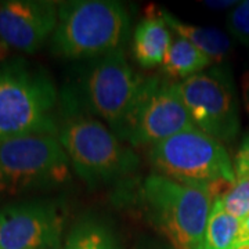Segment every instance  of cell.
Wrapping results in <instances>:
<instances>
[{
	"instance_id": "obj_1",
	"label": "cell",
	"mask_w": 249,
	"mask_h": 249,
	"mask_svg": "<svg viewBox=\"0 0 249 249\" xmlns=\"http://www.w3.org/2000/svg\"><path fill=\"white\" fill-rule=\"evenodd\" d=\"M129 32V14L114 0H72L58 3V21L52 36L55 55L80 60L122 49Z\"/></svg>"
},
{
	"instance_id": "obj_2",
	"label": "cell",
	"mask_w": 249,
	"mask_h": 249,
	"mask_svg": "<svg viewBox=\"0 0 249 249\" xmlns=\"http://www.w3.org/2000/svg\"><path fill=\"white\" fill-rule=\"evenodd\" d=\"M140 196L148 220L173 249H204L214 202L209 188L188 186L155 173L144 180Z\"/></svg>"
},
{
	"instance_id": "obj_3",
	"label": "cell",
	"mask_w": 249,
	"mask_h": 249,
	"mask_svg": "<svg viewBox=\"0 0 249 249\" xmlns=\"http://www.w3.org/2000/svg\"><path fill=\"white\" fill-rule=\"evenodd\" d=\"M148 155L157 175L209 188L214 199L235 181V169L223 142L196 127L154 144Z\"/></svg>"
},
{
	"instance_id": "obj_4",
	"label": "cell",
	"mask_w": 249,
	"mask_h": 249,
	"mask_svg": "<svg viewBox=\"0 0 249 249\" xmlns=\"http://www.w3.org/2000/svg\"><path fill=\"white\" fill-rule=\"evenodd\" d=\"M57 90L43 71L22 62L0 67V144L25 136H53Z\"/></svg>"
},
{
	"instance_id": "obj_5",
	"label": "cell",
	"mask_w": 249,
	"mask_h": 249,
	"mask_svg": "<svg viewBox=\"0 0 249 249\" xmlns=\"http://www.w3.org/2000/svg\"><path fill=\"white\" fill-rule=\"evenodd\" d=\"M75 172L89 184L124 178L139 168V157L109 127L91 116H75L58 133Z\"/></svg>"
},
{
	"instance_id": "obj_6",
	"label": "cell",
	"mask_w": 249,
	"mask_h": 249,
	"mask_svg": "<svg viewBox=\"0 0 249 249\" xmlns=\"http://www.w3.org/2000/svg\"><path fill=\"white\" fill-rule=\"evenodd\" d=\"M71 160L58 139L49 134L18 137L0 144V196L64 186Z\"/></svg>"
},
{
	"instance_id": "obj_7",
	"label": "cell",
	"mask_w": 249,
	"mask_h": 249,
	"mask_svg": "<svg viewBox=\"0 0 249 249\" xmlns=\"http://www.w3.org/2000/svg\"><path fill=\"white\" fill-rule=\"evenodd\" d=\"M193 127L196 124L181 98L178 82L151 76L142 83L121 140L133 147L154 145Z\"/></svg>"
},
{
	"instance_id": "obj_8",
	"label": "cell",
	"mask_w": 249,
	"mask_h": 249,
	"mask_svg": "<svg viewBox=\"0 0 249 249\" xmlns=\"http://www.w3.org/2000/svg\"><path fill=\"white\" fill-rule=\"evenodd\" d=\"M144 80L127 62L124 49L98 57L83 78L86 106L104 119L119 139Z\"/></svg>"
},
{
	"instance_id": "obj_9",
	"label": "cell",
	"mask_w": 249,
	"mask_h": 249,
	"mask_svg": "<svg viewBox=\"0 0 249 249\" xmlns=\"http://www.w3.org/2000/svg\"><path fill=\"white\" fill-rule=\"evenodd\" d=\"M180 94L196 129L220 142H231L240 132V109L231 75L214 67L178 82Z\"/></svg>"
},
{
	"instance_id": "obj_10",
	"label": "cell",
	"mask_w": 249,
	"mask_h": 249,
	"mask_svg": "<svg viewBox=\"0 0 249 249\" xmlns=\"http://www.w3.org/2000/svg\"><path fill=\"white\" fill-rule=\"evenodd\" d=\"M65 214L53 202L29 201L0 209V249H58Z\"/></svg>"
},
{
	"instance_id": "obj_11",
	"label": "cell",
	"mask_w": 249,
	"mask_h": 249,
	"mask_svg": "<svg viewBox=\"0 0 249 249\" xmlns=\"http://www.w3.org/2000/svg\"><path fill=\"white\" fill-rule=\"evenodd\" d=\"M58 3L47 0L0 1V60L11 53H36L53 36Z\"/></svg>"
},
{
	"instance_id": "obj_12",
	"label": "cell",
	"mask_w": 249,
	"mask_h": 249,
	"mask_svg": "<svg viewBox=\"0 0 249 249\" xmlns=\"http://www.w3.org/2000/svg\"><path fill=\"white\" fill-rule=\"evenodd\" d=\"M172 40V29L162 17L160 7H148L134 31L133 55L137 64L145 70L162 65Z\"/></svg>"
},
{
	"instance_id": "obj_13",
	"label": "cell",
	"mask_w": 249,
	"mask_h": 249,
	"mask_svg": "<svg viewBox=\"0 0 249 249\" xmlns=\"http://www.w3.org/2000/svg\"><path fill=\"white\" fill-rule=\"evenodd\" d=\"M160 13L166 24L176 35L196 46L198 50H201L212 61V64H222L231 53V40L220 29L187 24L175 17L166 9H160Z\"/></svg>"
},
{
	"instance_id": "obj_14",
	"label": "cell",
	"mask_w": 249,
	"mask_h": 249,
	"mask_svg": "<svg viewBox=\"0 0 249 249\" xmlns=\"http://www.w3.org/2000/svg\"><path fill=\"white\" fill-rule=\"evenodd\" d=\"M212 61L188 40L175 36L162 62L163 76L172 80H186L204 72Z\"/></svg>"
},
{
	"instance_id": "obj_15",
	"label": "cell",
	"mask_w": 249,
	"mask_h": 249,
	"mask_svg": "<svg viewBox=\"0 0 249 249\" xmlns=\"http://www.w3.org/2000/svg\"><path fill=\"white\" fill-rule=\"evenodd\" d=\"M241 220L227 213L219 199H214L208 219L204 249H232L240 235Z\"/></svg>"
},
{
	"instance_id": "obj_16",
	"label": "cell",
	"mask_w": 249,
	"mask_h": 249,
	"mask_svg": "<svg viewBox=\"0 0 249 249\" xmlns=\"http://www.w3.org/2000/svg\"><path fill=\"white\" fill-rule=\"evenodd\" d=\"M64 249H116L112 234L94 222L78 224L65 242Z\"/></svg>"
},
{
	"instance_id": "obj_17",
	"label": "cell",
	"mask_w": 249,
	"mask_h": 249,
	"mask_svg": "<svg viewBox=\"0 0 249 249\" xmlns=\"http://www.w3.org/2000/svg\"><path fill=\"white\" fill-rule=\"evenodd\" d=\"M216 199L227 213L242 222L249 214V172H235V181Z\"/></svg>"
},
{
	"instance_id": "obj_18",
	"label": "cell",
	"mask_w": 249,
	"mask_h": 249,
	"mask_svg": "<svg viewBox=\"0 0 249 249\" xmlns=\"http://www.w3.org/2000/svg\"><path fill=\"white\" fill-rule=\"evenodd\" d=\"M227 28L240 43L249 46V0L240 1L227 17Z\"/></svg>"
},
{
	"instance_id": "obj_19",
	"label": "cell",
	"mask_w": 249,
	"mask_h": 249,
	"mask_svg": "<svg viewBox=\"0 0 249 249\" xmlns=\"http://www.w3.org/2000/svg\"><path fill=\"white\" fill-rule=\"evenodd\" d=\"M235 172H249V133L244 137L241 142L238 154L235 157Z\"/></svg>"
},
{
	"instance_id": "obj_20",
	"label": "cell",
	"mask_w": 249,
	"mask_h": 249,
	"mask_svg": "<svg viewBox=\"0 0 249 249\" xmlns=\"http://www.w3.org/2000/svg\"><path fill=\"white\" fill-rule=\"evenodd\" d=\"M241 91H242V100L245 104V109L249 114V71L245 72L241 78Z\"/></svg>"
},
{
	"instance_id": "obj_21",
	"label": "cell",
	"mask_w": 249,
	"mask_h": 249,
	"mask_svg": "<svg viewBox=\"0 0 249 249\" xmlns=\"http://www.w3.org/2000/svg\"><path fill=\"white\" fill-rule=\"evenodd\" d=\"M240 1H235V0H220V1H205L204 4H206L208 7H211V9H219V10H223V9H229V7H235L237 4H238Z\"/></svg>"
},
{
	"instance_id": "obj_22",
	"label": "cell",
	"mask_w": 249,
	"mask_h": 249,
	"mask_svg": "<svg viewBox=\"0 0 249 249\" xmlns=\"http://www.w3.org/2000/svg\"><path fill=\"white\" fill-rule=\"evenodd\" d=\"M249 240V214L241 222L240 235H238V241L237 242H242V241Z\"/></svg>"
},
{
	"instance_id": "obj_23",
	"label": "cell",
	"mask_w": 249,
	"mask_h": 249,
	"mask_svg": "<svg viewBox=\"0 0 249 249\" xmlns=\"http://www.w3.org/2000/svg\"><path fill=\"white\" fill-rule=\"evenodd\" d=\"M232 249H249V240L248 241H242V242H237L235 247Z\"/></svg>"
}]
</instances>
